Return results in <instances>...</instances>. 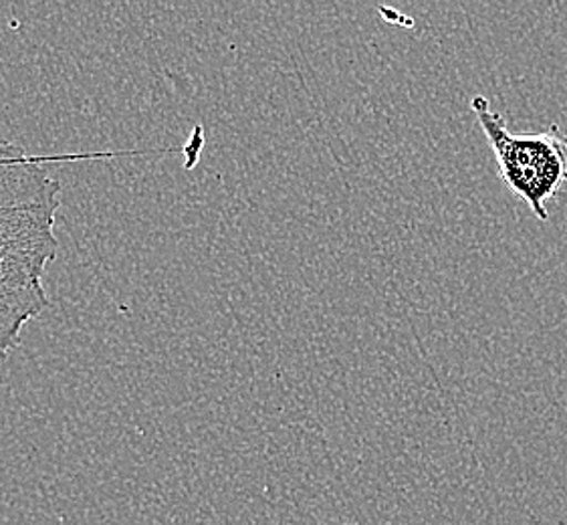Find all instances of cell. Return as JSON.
Segmentation results:
<instances>
[{
	"instance_id": "1",
	"label": "cell",
	"mask_w": 567,
	"mask_h": 525,
	"mask_svg": "<svg viewBox=\"0 0 567 525\" xmlns=\"http://www.w3.org/2000/svg\"><path fill=\"white\" fill-rule=\"evenodd\" d=\"M112 156L117 154L33 156L0 136V362L19 346L24 326L49 308L45 275L58 257L61 208V184L49 162Z\"/></svg>"
},
{
	"instance_id": "2",
	"label": "cell",
	"mask_w": 567,
	"mask_h": 525,
	"mask_svg": "<svg viewBox=\"0 0 567 525\" xmlns=\"http://www.w3.org/2000/svg\"><path fill=\"white\" fill-rule=\"evenodd\" d=\"M471 110L495 154L503 183L547 223V203L567 184L566 132L551 124L545 132L511 134L505 117L495 114L483 95L471 100Z\"/></svg>"
}]
</instances>
